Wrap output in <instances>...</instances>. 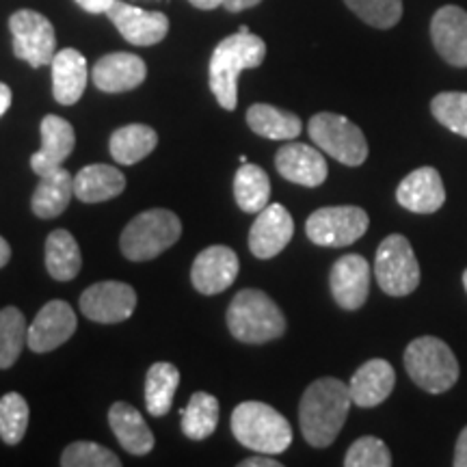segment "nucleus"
I'll list each match as a JSON object with an SVG mask.
<instances>
[{"mask_svg":"<svg viewBox=\"0 0 467 467\" xmlns=\"http://www.w3.org/2000/svg\"><path fill=\"white\" fill-rule=\"evenodd\" d=\"M405 370L411 381L429 394H443L459 381V361L452 348L435 336H422L409 342Z\"/></svg>","mask_w":467,"mask_h":467,"instance_id":"39448f33","label":"nucleus"},{"mask_svg":"<svg viewBox=\"0 0 467 467\" xmlns=\"http://www.w3.org/2000/svg\"><path fill=\"white\" fill-rule=\"evenodd\" d=\"M309 139L331 159L347 167H359L368 159V141L359 126L337 113H317L307 124Z\"/></svg>","mask_w":467,"mask_h":467,"instance_id":"0eeeda50","label":"nucleus"},{"mask_svg":"<svg viewBox=\"0 0 467 467\" xmlns=\"http://www.w3.org/2000/svg\"><path fill=\"white\" fill-rule=\"evenodd\" d=\"M227 329L244 344H265L285 334V317L262 290H241L227 307Z\"/></svg>","mask_w":467,"mask_h":467,"instance_id":"7ed1b4c3","label":"nucleus"},{"mask_svg":"<svg viewBox=\"0 0 467 467\" xmlns=\"http://www.w3.org/2000/svg\"><path fill=\"white\" fill-rule=\"evenodd\" d=\"M113 3L115 0H76V5H80V9L89 11V14H107Z\"/></svg>","mask_w":467,"mask_h":467,"instance_id":"ea45409f","label":"nucleus"},{"mask_svg":"<svg viewBox=\"0 0 467 467\" xmlns=\"http://www.w3.org/2000/svg\"><path fill=\"white\" fill-rule=\"evenodd\" d=\"M11 100H14V96H11V89L5 83H0V117L7 113L9 107H11Z\"/></svg>","mask_w":467,"mask_h":467,"instance_id":"37998d69","label":"nucleus"},{"mask_svg":"<svg viewBox=\"0 0 467 467\" xmlns=\"http://www.w3.org/2000/svg\"><path fill=\"white\" fill-rule=\"evenodd\" d=\"M234 197H236L238 208L243 213L258 214L271 202V180L265 169L254 165V162H244L236 171L234 178Z\"/></svg>","mask_w":467,"mask_h":467,"instance_id":"c756f323","label":"nucleus"},{"mask_svg":"<svg viewBox=\"0 0 467 467\" xmlns=\"http://www.w3.org/2000/svg\"><path fill=\"white\" fill-rule=\"evenodd\" d=\"M232 433L249 451L282 454L292 443V429L282 413L266 402H241L232 413Z\"/></svg>","mask_w":467,"mask_h":467,"instance_id":"20e7f679","label":"nucleus"},{"mask_svg":"<svg viewBox=\"0 0 467 467\" xmlns=\"http://www.w3.org/2000/svg\"><path fill=\"white\" fill-rule=\"evenodd\" d=\"M396 385V372L388 359H370L358 368L348 389L353 405L370 409L389 399Z\"/></svg>","mask_w":467,"mask_h":467,"instance_id":"4be33fe9","label":"nucleus"},{"mask_svg":"<svg viewBox=\"0 0 467 467\" xmlns=\"http://www.w3.org/2000/svg\"><path fill=\"white\" fill-rule=\"evenodd\" d=\"M295 234V221L282 203H268L260 210L249 232V249L255 258L271 260L288 247Z\"/></svg>","mask_w":467,"mask_h":467,"instance_id":"ddd939ff","label":"nucleus"},{"mask_svg":"<svg viewBox=\"0 0 467 467\" xmlns=\"http://www.w3.org/2000/svg\"><path fill=\"white\" fill-rule=\"evenodd\" d=\"M238 271H241V262H238L236 251L225 244H213L203 249L192 262L191 282L202 295H219L236 282Z\"/></svg>","mask_w":467,"mask_h":467,"instance_id":"4468645a","label":"nucleus"},{"mask_svg":"<svg viewBox=\"0 0 467 467\" xmlns=\"http://www.w3.org/2000/svg\"><path fill=\"white\" fill-rule=\"evenodd\" d=\"M192 7L197 9H203V11H210V9H217L223 5V0H189Z\"/></svg>","mask_w":467,"mask_h":467,"instance_id":"c03bdc74","label":"nucleus"},{"mask_svg":"<svg viewBox=\"0 0 467 467\" xmlns=\"http://www.w3.org/2000/svg\"><path fill=\"white\" fill-rule=\"evenodd\" d=\"M454 467H467V426L461 431L459 440H457V448H454V459H452Z\"/></svg>","mask_w":467,"mask_h":467,"instance_id":"58836bf2","label":"nucleus"},{"mask_svg":"<svg viewBox=\"0 0 467 467\" xmlns=\"http://www.w3.org/2000/svg\"><path fill=\"white\" fill-rule=\"evenodd\" d=\"M251 130L271 141H292L303 132V121L290 110H282L271 104H254L247 110Z\"/></svg>","mask_w":467,"mask_h":467,"instance_id":"a878e982","label":"nucleus"},{"mask_svg":"<svg viewBox=\"0 0 467 467\" xmlns=\"http://www.w3.org/2000/svg\"><path fill=\"white\" fill-rule=\"evenodd\" d=\"M431 39L443 61L467 67V11L457 5L437 9L431 20Z\"/></svg>","mask_w":467,"mask_h":467,"instance_id":"dca6fc26","label":"nucleus"},{"mask_svg":"<svg viewBox=\"0 0 467 467\" xmlns=\"http://www.w3.org/2000/svg\"><path fill=\"white\" fill-rule=\"evenodd\" d=\"M359 20L375 28H392L402 17V0H344Z\"/></svg>","mask_w":467,"mask_h":467,"instance_id":"c9c22d12","label":"nucleus"},{"mask_svg":"<svg viewBox=\"0 0 467 467\" xmlns=\"http://www.w3.org/2000/svg\"><path fill=\"white\" fill-rule=\"evenodd\" d=\"M28 418H31V411H28L25 396L17 392L5 394L0 399V440L9 446L20 443L28 429Z\"/></svg>","mask_w":467,"mask_h":467,"instance_id":"72a5a7b5","label":"nucleus"},{"mask_svg":"<svg viewBox=\"0 0 467 467\" xmlns=\"http://www.w3.org/2000/svg\"><path fill=\"white\" fill-rule=\"evenodd\" d=\"M74 197V178L66 169L44 175L42 182L33 192L31 208L39 219H55L58 214L66 213L69 200Z\"/></svg>","mask_w":467,"mask_h":467,"instance_id":"bb28decb","label":"nucleus"},{"mask_svg":"<svg viewBox=\"0 0 467 467\" xmlns=\"http://www.w3.org/2000/svg\"><path fill=\"white\" fill-rule=\"evenodd\" d=\"M11 260V247L9 243L0 236V268H3Z\"/></svg>","mask_w":467,"mask_h":467,"instance_id":"a18cd8bd","label":"nucleus"},{"mask_svg":"<svg viewBox=\"0 0 467 467\" xmlns=\"http://www.w3.org/2000/svg\"><path fill=\"white\" fill-rule=\"evenodd\" d=\"M63 467H119L121 461L109 448L93 441H74L63 451Z\"/></svg>","mask_w":467,"mask_h":467,"instance_id":"e433bc0d","label":"nucleus"},{"mask_svg":"<svg viewBox=\"0 0 467 467\" xmlns=\"http://www.w3.org/2000/svg\"><path fill=\"white\" fill-rule=\"evenodd\" d=\"M109 424L117 440H119L121 448L130 454L141 457V454H148L154 448V433L145 424L141 413L132 405H128V402H115L110 407Z\"/></svg>","mask_w":467,"mask_h":467,"instance_id":"393cba45","label":"nucleus"},{"mask_svg":"<svg viewBox=\"0 0 467 467\" xmlns=\"http://www.w3.org/2000/svg\"><path fill=\"white\" fill-rule=\"evenodd\" d=\"M219 424V400L208 392L191 396L182 409V431L192 441H202L214 433Z\"/></svg>","mask_w":467,"mask_h":467,"instance_id":"2f4dec72","label":"nucleus"},{"mask_svg":"<svg viewBox=\"0 0 467 467\" xmlns=\"http://www.w3.org/2000/svg\"><path fill=\"white\" fill-rule=\"evenodd\" d=\"M241 467H282V463L275 459H271V454H260L258 457H251L241 461Z\"/></svg>","mask_w":467,"mask_h":467,"instance_id":"a19ab883","label":"nucleus"},{"mask_svg":"<svg viewBox=\"0 0 467 467\" xmlns=\"http://www.w3.org/2000/svg\"><path fill=\"white\" fill-rule=\"evenodd\" d=\"M463 285H465V292H467V268H465V273H463Z\"/></svg>","mask_w":467,"mask_h":467,"instance_id":"49530a36","label":"nucleus"},{"mask_svg":"<svg viewBox=\"0 0 467 467\" xmlns=\"http://www.w3.org/2000/svg\"><path fill=\"white\" fill-rule=\"evenodd\" d=\"M375 277L385 295L407 296L420 285V265L411 243L402 234H389L379 244Z\"/></svg>","mask_w":467,"mask_h":467,"instance_id":"6e6552de","label":"nucleus"},{"mask_svg":"<svg viewBox=\"0 0 467 467\" xmlns=\"http://www.w3.org/2000/svg\"><path fill=\"white\" fill-rule=\"evenodd\" d=\"M76 331V314L66 301H50L28 327L26 344L33 353H50L66 344Z\"/></svg>","mask_w":467,"mask_h":467,"instance_id":"2eb2a0df","label":"nucleus"},{"mask_svg":"<svg viewBox=\"0 0 467 467\" xmlns=\"http://www.w3.org/2000/svg\"><path fill=\"white\" fill-rule=\"evenodd\" d=\"M350 405V389L340 379L325 377L309 385L299 405L301 433L309 446H331L347 422Z\"/></svg>","mask_w":467,"mask_h":467,"instance_id":"f257e3e1","label":"nucleus"},{"mask_svg":"<svg viewBox=\"0 0 467 467\" xmlns=\"http://www.w3.org/2000/svg\"><path fill=\"white\" fill-rule=\"evenodd\" d=\"M180 385L178 368L169 361H159L148 370L145 377V405L151 416L162 418L173 405L175 389Z\"/></svg>","mask_w":467,"mask_h":467,"instance_id":"7c9ffc66","label":"nucleus"},{"mask_svg":"<svg viewBox=\"0 0 467 467\" xmlns=\"http://www.w3.org/2000/svg\"><path fill=\"white\" fill-rule=\"evenodd\" d=\"M266 57L265 39L249 31H238L219 42L210 57L208 83L217 102L225 110L238 104V78L244 69L260 67Z\"/></svg>","mask_w":467,"mask_h":467,"instance_id":"f03ea898","label":"nucleus"},{"mask_svg":"<svg viewBox=\"0 0 467 467\" xmlns=\"http://www.w3.org/2000/svg\"><path fill=\"white\" fill-rule=\"evenodd\" d=\"M262 0H223V7L227 11H232V14H238V11H244V9H251L255 7V5H260Z\"/></svg>","mask_w":467,"mask_h":467,"instance_id":"79ce46f5","label":"nucleus"},{"mask_svg":"<svg viewBox=\"0 0 467 467\" xmlns=\"http://www.w3.org/2000/svg\"><path fill=\"white\" fill-rule=\"evenodd\" d=\"M347 467H389L392 465V452L379 437H359L348 448L344 457Z\"/></svg>","mask_w":467,"mask_h":467,"instance_id":"4c0bfd02","label":"nucleus"},{"mask_svg":"<svg viewBox=\"0 0 467 467\" xmlns=\"http://www.w3.org/2000/svg\"><path fill=\"white\" fill-rule=\"evenodd\" d=\"M329 285L342 309H359L370 292V265L358 254L342 255L331 268Z\"/></svg>","mask_w":467,"mask_h":467,"instance_id":"f3484780","label":"nucleus"},{"mask_svg":"<svg viewBox=\"0 0 467 467\" xmlns=\"http://www.w3.org/2000/svg\"><path fill=\"white\" fill-rule=\"evenodd\" d=\"M26 318L17 307L0 309V370L11 368L26 344Z\"/></svg>","mask_w":467,"mask_h":467,"instance_id":"473e14b6","label":"nucleus"},{"mask_svg":"<svg viewBox=\"0 0 467 467\" xmlns=\"http://www.w3.org/2000/svg\"><path fill=\"white\" fill-rule=\"evenodd\" d=\"M182 236V223L171 210L154 208L137 214L121 232V254L132 262H148L159 258Z\"/></svg>","mask_w":467,"mask_h":467,"instance_id":"423d86ee","label":"nucleus"},{"mask_svg":"<svg viewBox=\"0 0 467 467\" xmlns=\"http://www.w3.org/2000/svg\"><path fill=\"white\" fill-rule=\"evenodd\" d=\"M52 67V96L63 107H72L83 98L87 89V58L78 50L66 48L57 52L50 63Z\"/></svg>","mask_w":467,"mask_h":467,"instance_id":"5701e85b","label":"nucleus"},{"mask_svg":"<svg viewBox=\"0 0 467 467\" xmlns=\"http://www.w3.org/2000/svg\"><path fill=\"white\" fill-rule=\"evenodd\" d=\"M83 255L76 238L67 230L50 232L46 241V268L57 282H69L80 273Z\"/></svg>","mask_w":467,"mask_h":467,"instance_id":"cd10ccee","label":"nucleus"},{"mask_svg":"<svg viewBox=\"0 0 467 467\" xmlns=\"http://www.w3.org/2000/svg\"><path fill=\"white\" fill-rule=\"evenodd\" d=\"M14 55L31 67L50 66L57 55V35L48 17L33 9H20L9 17Z\"/></svg>","mask_w":467,"mask_h":467,"instance_id":"9d476101","label":"nucleus"},{"mask_svg":"<svg viewBox=\"0 0 467 467\" xmlns=\"http://www.w3.org/2000/svg\"><path fill=\"white\" fill-rule=\"evenodd\" d=\"M370 217L358 206H329L309 214L307 238L318 247H348L368 232Z\"/></svg>","mask_w":467,"mask_h":467,"instance_id":"1a4fd4ad","label":"nucleus"},{"mask_svg":"<svg viewBox=\"0 0 467 467\" xmlns=\"http://www.w3.org/2000/svg\"><path fill=\"white\" fill-rule=\"evenodd\" d=\"M126 189V178L119 169L113 165H87L80 169L74 178V195L85 203H100L109 202L113 197L121 195Z\"/></svg>","mask_w":467,"mask_h":467,"instance_id":"b1692460","label":"nucleus"},{"mask_svg":"<svg viewBox=\"0 0 467 467\" xmlns=\"http://www.w3.org/2000/svg\"><path fill=\"white\" fill-rule=\"evenodd\" d=\"M109 20L126 42L134 46H154L161 44L169 33V17L161 11H145L134 5L115 0L107 11Z\"/></svg>","mask_w":467,"mask_h":467,"instance_id":"f8f14e48","label":"nucleus"},{"mask_svg":"<svg viewBox=\"0 0 467 467\" xmlns=\"http://www.w3.org/2000/svg\"><path fill=\"white\" fill-rule=\"evenodd\" d=\"M396 200L409 213L433 214L446 202L441 175L433 167H420L411 171L396 189Z\"/></svg>","mask_w":467,"mask_h":467,"instance_id":"6ab92c4d","label":"nucleus"},{"mask_svg":"<svg viewBox=\"0 0 467 467\" xmlns=\"http://www.w3.org/2000/svg\"><path fill=\"white\" fill-rule=\"evenodd\" d=\"M275 167L279 175L288 182L301 186H320L327 180L329 167L323 151L309 148L306 143H288L275 154Z\"/></svg>","mask_w":467,"mask_h":467,"instance_id":"412c9836","label":"nucleus"},{"mask_svg":"<svg viewBox=\"0 0 467 467\" xmlns=\"http://www.w3.org/2000/svg\"><path fill=\"white\" fill-rule=\"evenodd\" d=\"M156 143H159V134L154 128L143 124L121 126L110 137V156L119 165H137L154 151Z\"/></svg>","mask_w":467,"mask_h":467,"instance_id":"c85d7f7f","label":"nucleus"},{"mask_svg":"<svg viewBox=\"0 0 467 467\" xmlns=\"http://www.w3.org/2000/svg\"><path fill=\"white\" fill-rule=\"evenodd\" d=\"M76 145L74 128L58 115H46L42 121V150L31 156L33 171L44 178L61 169Z\"/></svg>","mask_w":467,"mask_h":467,"instance_id":"aec40b11","label":"nucleus"},{"mask_svg":"<svg viewBox=\"0 0 467 467\" xmlns=\"http://www.w3.org/2000/svg\"><path fill=\"white\" fill-rule=\"evenodd\" d=\"M137 309V292L124 282L93 284L80 296V312L93 323H124Z\"/></svg>","mask_w":467,"mask_h":467,"instance_id":"9b49d317","label":"nucleus"},{"mask_svg":"<svg viewBox=\"0 0 467 467\" xmlns=\"http://www.w3.org/2000/svg\"><path fill=\"white\" fill-rule=\"evenodd\" d=\"M431 113L443 128L467 139V93L443 91L431 102Z\"/></svg>","mask_w":467,"mask_h":467,"instance_id":"f704fd0d","label":"nucleus"},{"mask_svg":"<svg viewBox=\"0 0 467 467\" xmlns=\"http://www.w3.org/2000/svg\"><path fill=\"white\" fill-rule=\"evenodd\" d=\"M148 76V67L141 57L130 52H113L104 55L93 66L91 80L104 93H124L137 89Z\"/></svg>","mask_w":467,"mask_h":467,"instance_id":"a211bd4d","label":"nucleus"}]
</instances>
